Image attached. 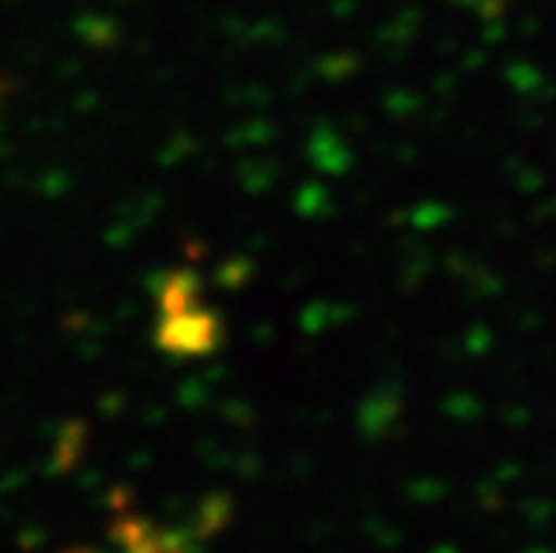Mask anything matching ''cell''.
Instances as JSON below:
<instances>
[{
  "label": "cell",
  "instance_id": "obj_1",
  "mask_svg": "<svg viewBox=\"0 0 556 553\" xmlns=\"http://www.w3.org/2000/svg\"><path fill=\"white\" fill-rule=\"evenodd\" d=\"M193 304L180 297V304H167L170 321L161 327V347L174 350V354H207L217 343L220 327L214 324L211 314L204 311H190Z\"/></svg>",
  "mask_w": 556,
  "mask_h": 553
},
{
  "label": "cell",
  "instance_id": "obj_2",
  "mask_svg": "<svg viewBox=\"0 0 556 553\" xmlns=\"http://www.w3.org/2000/svg\"><path fill=\"white\" fill-rule=\"evenodd\" d=\"M111 533L124 553H193L197 546L190 530H167L143 517H117Z\"/></svg>",
  "mask_w": 556,
  "mask_h": 553
},
{
  "label": "cell",
  "instance_id": "obj_3",
  "mask_svg": "<svg viewBox=\"0 0 556 553\" xmlns=\"http://www.w3.org/2000/svg\"><path fill=\"white\" fill-rule=\"evenodd\" d=\"M71 553H87V550H71Z\"/></svg>",
  "mask_w": 556,
  "mask_h": 553
}]
</instances>
